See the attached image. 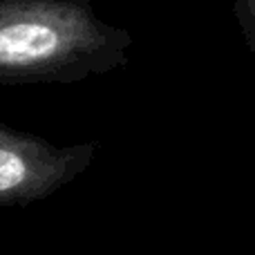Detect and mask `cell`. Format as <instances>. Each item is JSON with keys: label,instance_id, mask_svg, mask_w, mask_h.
Returning <instances> with one entry per match:
<instances>
[{"label": "cell", "instance_id": "1", "mask_svg": "<svg viewBox=\"0 0 255 255\" xmlns=\"http://www.w3.org/2000/svg\"><path fill=\"white\" fill-rule=\"evenodd\" d=\"M132 38L85 0H2L0 83L72 81L128 61Z\"/></svg>", "mask_w": 255, "mask_h": 255}, {"label": "cell", "instance_id": "2", "mask_svg": "<svg viewBox=\"0 0 255 255\" xmlns=\"http://www.w3.org/2000/svg\"><path fill=\"white\" fill-rule=\"evenodd\" d=\"M94 157V143L56 145L0 126V206L31 204L74 181Z\"/></svg>", "mask_w": 255, "mask_h": 255}, {"label": "cell", "instance_id": "3", "mask_svg": "<svg viewBox=\"0 0 255 255\" xmlns=\"http://www.w3.org/2000/svg\"><path fill=\"white\" fill-rule=\"evenodd\" d=\"M233 16L244 45L255 56V0H233Z\"/></svg>", "mask_w": 255, "mask_h": 255}]
</instances>
